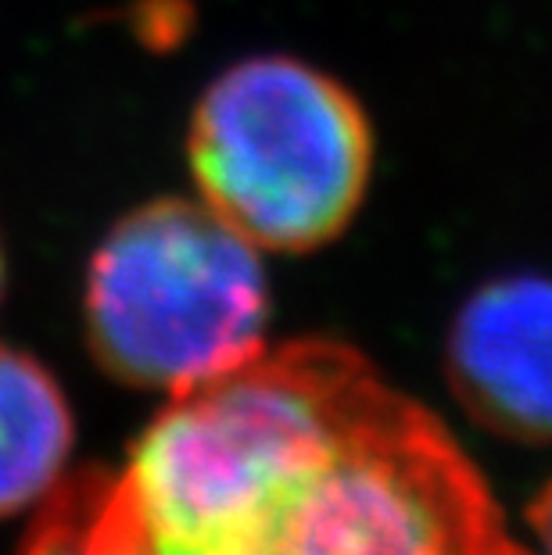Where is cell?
Returning a JSON list of instances; mask_svg holds the SVG:
<instances>
[{"instance_id":"6da1fadb","label":"cell","mask_w":552,"mask_h":555,"mask_svg":"<svg viewBox=\"0 0 552 555\" xmlns=\"http://www.w3.org/2000/svg\"><path fill=\"white\" fill-rule=\"evenodd\" d=\"M112 488L151 555H531L445 423L326 337L172 395Z\"/></svg>"},{"instance_id":"7a4b0ae2","label":"cell","mask_w":552,"mask_h":555,"mask_svg":"<svg viewBox=\"0 0 552 555\" xmlns=\"http://www.w3.org/2000/svg\"><path fill=\"white\" fill-rule=\"evenodd\" d=\"M197 201L258 251L337 241L373 176V129L334 76L284 54L230 65L187 129Z\"/></svg>"},{"instance_id":"3957f363","label":"cell","mask_w":552,"mask_h":555,"mask_svg":"<svg viewBox=\"0 0 552 555\" xmlns=\"http://www.w3.org/2000/svg\"><path fill=\"white\" fill-rule=\"evenodd\" d=\"M84 323L112 380L183 395L266 348L262 255L202 201L155 197L93 247Z\"/></svg>"},{"instance_id":"277c9868","label":"cell","mask_w":552,"mask_h":555,"mask_svg":"<svg viewBox=\"0 0 552 555\" xmlns=\"http://www.w3.org/2000/svg\"><path fill=\"white\" fill-rule=\"evenodd\" d=\"M449 380L488 430L552 441V276H499L470 294L449 334Z\"/></svg>"},{"instance_id":"5b68a950","label":"cell","mask_w":552,"mask_h":555,"mask_svg":"<svg viewBox=\"0 0 552 555\" xmlns=\"http://www.w3.org/2000/svg\"><path fill=\"white\" fill-rule=\"evenodd\" d=\"M73 452L65 391L26 351L0 345V519L47 499Z\"/></svg>"},{"instance_id":"8992f818","label":"cell","mask_w":552,"mask_h":555,"mask_svg":"<svg viewBox=\"0 0 552 555\" xmlns=\"http://www.w3.org/2000/svg\"><path fill=\"white\" fill-rule=\"evenodd\" d=\"M527 524H531L535 541H538V552H531V555H552V480L531 502V509H527Z\"/></svg>"},{"instance_id":"52a82bcc","label":"cell","mask_w":552,"mask_h":555,"mask_svg":"<svg viewBox=\"0 0 552 555\" xmlns=\"http://www.w3.org/2000/svg\"><path fill=\"white\" fill-rule=\"evenodd\" d=\"M4 280H8V266H4V244H0V301H4Z\"/></svg>"}]
</instances>
